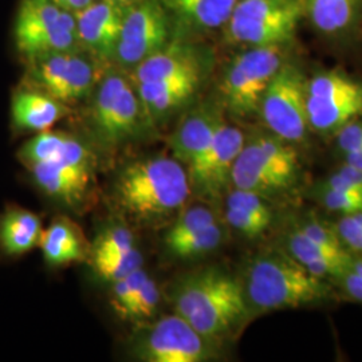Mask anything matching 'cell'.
<instances>
[{
    "label": "cell",
    "instance_id": "obj_1",
    "mask_svg": "<svg viewBox=\"0 0 362 362\" xmlns=\"http://www.w3.org/2000/svg\"><path fill=\"white\" fill-rule=\"evenodd\" d=\"M172 306L212 342L231 336L251 315L242 282L218 267L180 278L172 288Z\"/></svg>",
    "mask_w": 362,
    "mask_h": 362
},
{
    "label": "cell",
    "instance_id": "obj_2",
    "mask_svg": "<svg viewBox=\"0 0 362 362\" xmlns=\"http://www.w3.org/2000/svg\"><path fill=\"white\" fill-rule=\"evenodd\" d=\"M240 282L250 314L308 308L333 298L327 281L314 276L285 250L255 255Z\"/></svg>",
    "mask_w": 362,
    "mask_h": 362
},
{
    "label": "cell",
    "instance_id": "obj_3",
    "mask_svg": "<svg viewBox=\"0 0 362 362\" xmlns=\"http://www.w3.org/2000/svg\"><path fill=\"white\" fill-rule=\"evenodd\" d=\"M191 194L187 169L175 157L134 161L115 182L118 207L140 223L167 219L184 207Z\"/></svg>",
    "mask_w": 362,
    "mask_h": 362
},
{
    "label": "cell",
    "instance_id": "obj_4",
    "mask_svg": "<svg viewBox=\"0 0 362 362\" xmlns=\"http://www.w3.org/2000/svg\"><path fill=\"white\" fill-rule=\"evenodd\" d=\"M299 176V160L293 144L278 136L258 133L246 139L231 172L233 188L263 197L291 189Z\"/></svg>",
    "mask_w": 362,
    "mask_h": 362
},
{
    "label": "cell",
    "instance_id": "obj_5",
    "mask_svg": "<svg viewBox=\"0 0 362 362\" xmlns=\"http://www.w3.org/2000/svg\"><path fill=\"white\" fill-rule=\"evenodd\" d=\"M303 16V0H238L224 34L230 43L247 47H285Z\"/></svg>",
    "mask_w": 362,
    "mask_h": 362
},
{
    "label": "cell",
    "instance_id": "obj_6",
    "mask_svg": "<svg viewBox=\"0 0 362 362\" xmlns=\"http://www.w3.org/2000/svg\"><path fill=\"white\" fill-rule=\"evenodd\" d=\"M284 62L282 46L248 47L239 52L221 78L220 93L224 107L240 118L259 113L263 94Z\"/></svg>",
    "mask_w": 362,
    "mask_h": 362
},
{
    "label": "cell",
    "instance_id": "obj_7",
    "mask_svg": "<svg viewBox=\"0 0 362 362\" xmlns=\"http://www.w3.org/2000/svg\"><path fill=\"white\" fill-rule=\"evenodd\" d=\"M27 62L26 85L45 91L65 105L88 97L101 78V61L82 47L40 54Z\"/></svg>",
    "mask_w": 362,
    "mask_h": 362
},
{
    "label": "cell",
    "instance_id": "obj_8",
    "mask_svg": "<svg viewBox=\"0 0 362 362\" xmlns=\"http://www.w3.org/2000/svg\"><path fill=\"white\" fill-rule=\"evenodd\" d=\"M13 35L18 52L26 59L46 52L81 49L74 13L54 0H22Z\"/></svg>",
    "mask_w": 362,
    "mask_h": 362
},
{
    "label": "cell",
    "instance_id": "obj_9",
    "mask_svg": "<svg viewBox=\"0 0 362 362\" xmlns=\"http://www.w3.org/2000/svg\"><path fill=\"white\" fill-rule=\"evenodd\" d=\"M145 121L137 90L121 73L109 71L97 83L91 106V127L98 141L118 146L134 139Z\"/></svg>",
    "mask_w": 362,
    "mask_h": 362
},
{
    "label": "cell",
    "instance_id": "obj_10",
    "mask_svg": "<svg viewBox=\"0 0 362 362\" xmlns=\"http://www.w3.org/2000/svg\"><path fill=\"white\" fill-rule=\"evenodd\" d=\"M216 342L202 336L179 314L140 329L129 344L133 358L144 362H204L218 356Z\"/></svg>",
    "mask_w": 362,
    "mask_h": 362
},
{
    "label": "cell",
    "instance_id": "obj_11",
    "mask_svg": "<svg viewBox=\"0 0 362 362\" xmlns=\"http://www.w3.org/2000/svg\"><path fill=\"white\" fill-rule=\"evenodd\" d=\"M308 81L297 65L284 62L260 101L259 115L264 125L287 143L303 141L310 129Z\"/></svg>",
    "mask_w": 362,
    "mask_h": 362
},
{
    "label": "cell",
    "instance_id": "obj_12",
    "mask_svg": "<svg viewBox=\"0 0 362 362\" xmlns=\"http://www.w3.org/2000/svg\"><path fill=\"white\" fill-rule=\"evenodd\" d=\"M362 116V82L338 71L320 73L308 81L310 129L336 134L345 124Z\"/></svg>",
    "mask_w": 362,
    "mask_h": 362
},
{
    "label": "cell",
    "instance_id": "obj_13",
    "mask_svg": "<svg viewBox=\"0 0 362 362\" xmlns=\"http://www.w3.org/2000/svg\"><path fill=\"white\" fill-rule=\"evenodd\" d=\"M172 40V19L158 0H137L125 15L113 61L136 69Z\"/></svg>",
    "mask_w": 362,
    "mask_h": 362
},
{
    "label": "cell",
    "instance_id": "obj_14",
    "mask_svg": "<svg viewBox=\"0 0 362 362\" xmlns=\"http://www.w3.org/2000/svg\"><path fill=\"white\" fill-rule=\"evenodd\" d=\"M245 141V133L224 121L207 149L187 167L191 192L204 200L219 199L231 185L233 164Z\"/></svg>",
    "mask_w": 362,
    "mask_h": 362
},
{
    "label": "cell",
    "instance_id": "obj_15",
    "mask_svg": "<svg viewBox=\"0 0 362 362\" xmlns=\"http://www.w3.org/2000/svg\"><path fill=\"white\" fill-rule=\"evenodd\" d=\"M129 6L121 0H93L74 13L79 46L100 61L113 59Z\"/></svg>",
    "mask_w": 362,
    "mask_h": 362
},
{
    "label": "cell",
    "instance_id": "obj_16",
    "mask_svg": "<svg viewBox=\"0 0 362 362\" xmlns=\"http://www.w3.org/2000/svg\"><path fill=\"white\" fill-rule=\"evenodd\" d=\"M223 122V110L218 105L206 103L194 107L170 136L173 157L184 167L191 165L207 149Z\"/></svg>",
    "mask_w": 362,
    "mask_h": 362
},
{
    "label": "cell",
    "instance_id": "obj_17",
    "mask_svg": "<svg viewBox=\"0 0 362 362\" xmlns=\"http://www.w3.org/2000/svg\"><path fill=\"white\" fill-rule=\"evenodd\" d=\"M27 169L43 194L67 204L79 203L90 184V164L42 163Z\"/></svg>",
    "mask_w": 362,
    "mask_h": 362
},
{
    "label": "cell",
    "instance_id": "obj_18",
    "mask_svg": "<svg viewBox=\"0 0 362 362\" xmlns=\"http://www.w3.org/2000/svg\"><path fill=\"white\" fill-rule=\"evenodd\" d=\"M194 74L203 76V59L200 54L187 42L173 39L164 49L133 69V79L136 83L167 81Z\"/></svg>",
    "mask_w": 362,
    "mask_h": 362
},
{
    "label": "cell",
    "instance_id": "obj_19",
    "mask_svg": "<svg viewBox=\"0 0 362 362\" xmlns=\"http://www.w3.org/2000/svg\"><path fill=\"white\" fill-rule=\"evenodd\" d=\"M67 106L30 85L13 91L11 124L15 132H45L65 116Z\"/></svg>",
    "mask_w": 362,
    "mask_h": 362
},
{
    "label": "cell",
    "instance_id": "obj_20",
    "mask_svg": "<svg viewBox=\"0 0 362 362\" xmlns=\"http://www.w3.org/2000/svg\"><path fill=\"white\" fill-rule=\"evenodd\" d=\"M202 78V74H194L167 81L136 83L145 118L152 122H160L187 104L199 89Z\"/></svg>",
    "mask_w": 362,
    "mask_h": 362
},
{
    "label": "cell",
    "instance_id": "obj_21",
    "mask_svg": "<svg viewBox=\"0 0 362 362\" xmlns=\"http://www.w3.org/2000/svg\"><path fill=\"white\" fill-rule=\"evenodd\" d=\"M16 157L26 168L42 163L90 164V153L83 144L69 134L50 130L39 132L23 144Z\"/></svg>",
    "mask_w": 362,
    "mask_h": 362
},
{
    "label": "cell",
    "instance_id": "obj_22",
    "mask_svg": "<svg viewBox=\"0 0 362 362\" xmlns=\"http://www.w3.org/2000/svg\"><path fill=\"white\" fill-rule=\"evenodd\" d=\"M42 221L37 214L19 206H8L0 214V255L15 259L39 246Z\"/></svg>",
    "mask_w": 362,
    "mask_h": 362
},
{
    "label": "cell",
    "instance_id": "obj_23",
    "mask_svg": "<svg viewBox=\"0 0 362 362\" xmlns=\"http://www.w3.org/2000/svg\"><path fill=\"white\" fill-rule=\"evenodd\" d=\"M172 22L184 30L211 31L224 27L238 0H158Z\"/></svg>",
    "mask_w": 362,
    "mask_h": 362
},
{
    "label": "cell",
    "instance_id": "obj_24",
    "mask_svg": "<svg viewBox=\"0 0 362 362\" xmlns=\"http://www.w3.org/2000/svg\"><path fill=\"white\" fill-rule=\"evenodd\" d=\"M285 251L308 272L321 279L336 281L349 269L351 257H339L313 242L297 226L286 233Z\"/></svg>",
    "mask_w": 362,
    "mask_h": 362
},
{
    "label": "cell",
    "instance_id": "obj_25",
    "mask_svg": "<svg viewBox=\"0 0 362 362\" xmlns=\"http://www.w3.org/2000/svg\"><path fill=\"white\" fill-rule=\"evenodd\" d=\"M303 8L318 33L327 37H341L357 25L361 0H303Z\"/></svg>",
    "mask_w": 362,
    "mask_h": 362
},
{
    "label": "cell",
    "instance_id": "obj_26",
    "mask_svg": "<svg viewBox=\"0 0 362 362\" xmlns=\"http://www.w3.org/2000/svg\"><path fill=\"white\" fill-rule=\"evenodd\" d=\"M39 247L46 263L50 266L82 262L86 258V250L77 228L65 220H55L42 233Z\"/></svg>",
    "mask_w": 362,
    "mask_h": 362
},
{
    "label": "cell",
    "instance_id": "obj_27",
    "mask_svg": "<svg viewBox=\"0 0 362 362\" xmlns=\"http://www.w3.org/2000/svg\"><path fill=\"white\" fill-rule=\"evenodd\" d=\"M224 239L226 228L220 221H216L197 233L167 242L165 248L170 255L176 258H197L215 251L224 242Z\"/></svg>",
    "mask_w": 362,
    "mask_h": 362
},
{
    "label": "cell",
    "instance_id": "obj_28",
    "mask_svg": "<svg viewBox=\"0 0 362 362\" xmlns=\"http://www.w3.org/2000/svg\"><path fill=\"white\" fill-rule=\"evenodd\" d=\"M143 255L139 248L118 255L91 258V264L95 272L107 282H116L143 267Z\"/></svg>",
    "mask_w": 362,
    "mask_h": 362
},
{
    "label": "cell",
    "instance_id": "obj_29",
    "mask_svg": "<svg viewBox=\"0 0 362 362\" xmlns=\"http://www.w3.org/2000/svg\"><path fill=\"white\" fill-rule=\"evenodd\" d=\"M219 221L218 215L206 206H194L185 209L165 233L164 243L180 239L189 233H197L208 226Z\"/></svg>",
    "mask_w": 362,
    "mask_h": 362
},
{
    "label": "cell",
    "instance_id": "obj_30",
    "mask_svg": "<svg viewBox=\"0 0 362 362\" xmlns=\"http://www.w3.org/2000/svg\"><path fill=\"white\" fill-rule=\"evenodd\" d=\"M297 227L302 233H306L313 242H315L318 246L324 247L325 250L330 251L332 254L339 257H351L336 233L334 227H330L315 216L308 215L298 223Z\"/></svg>",
    "mask_w": 362,
    "mask_h": 362
},
{
    "label": "cell",
    "instance_id": "obj_31",
    "mask_svg": "<svg viewBox=\"0 0 362 362\" xmlns=\"http://www.w3.org/2000/svg\"><path fill=\"white\" fill-rule=\"evenodd\" d=\"M160 298L161 293L158 286L156 284L155 279H152L148 275L137 296L130 302L129 306L124 311L121 318L129 321H145L153 317V314L160 306Z\"/></svg>",
    "mask_w": 362,
    "mask_h": 362
},
{
    "label": "cell",
    "instance_id": "obj_32",
    "mask_svg": "<svg viewBox=\"0 0 362 362\" xmlns=\"http://www.w3.org/2000/svg\"><path fill=\"white\" fill-rule=\"evenodd\" d=\"M136 248L139 247L136 246V239L132 231L124 226H115L109 227L98 236L93 247L91 258L127 254Z\"/></svg>",
    "mask_w": 362,
    "mask_h": 362
},
{
    "label": "cell",
    "instance_id": "obj_33",
    "mask_svg": "<svg viewBox=\"0 0 362 362\" xmlns=\"http://www.w3.org/2000/svg\"><path fill=\"white\" fill-rule=\"evenodd\" d=\"M315 196L322 207L332 212L341 214L342 216L362 211V194L341 191L320 184L315 191Z\"/></svg>",
    "mask_w": 362,
    "mask_h": 362
},
{
    "label": "cell",
    "instance_id": "obj_34",
    "mask_svg": "<svg viewBox=\"0 0 362 362\" xmlns=\"http://www.w3.org/2000/svg\"><path fill=\"white\" fill-rule=\"evenodd\" d=\"M149 274L144 270L143 267L137 269L136 272H130L129 275L113 282L112 288V308L115 309L117 315H122L124 311L129 306L130 302L137 296L140 287L143 286L145 278Z\"/></svg>",
    "mask_w": 362,
    "mask_h": 362
},
{
    "label": "cell",
    "instance_id": "obj_35",
    "mask_svg": "<svg viewBox=\"0 0 362 362\" xmlns=\"http://www.w3.org/2000/svg\"><path fill=\"white\" fill-rule=\"evenodd\" d=\"M226 220L228 226L236 233L250 239H255L266 233L270 228L272 221V220L260 218L251 212L243 211L240 208L230 207V206H226Z\"/></svg>",
    "mask_w": 362,
    "mask_h": 362
},
{
    "label": "cell",
    "instance_id": "obj_36",
    "mask_svg": "<svg viewBox=\"0 0 362 362\" xmlns=\"http://www.w3.org/2000/svg\"><path fill=\"white\" fill-rule=\"evenodd\" d=\"M334 136L337 148L342 155L362 148V116L345 124Z\"/></svg>",
    "mask_w": 362,
    "mask_h": 362
},
{
    "label": "cell",
    "instance_id": "obj_37",
    "mask_svg": "<svg viewBox=\"0 0 362 362\" xmlns=\"http://www.w3.org/2000/svg\"><path fill=\"white\" fill-rule=\"evenodd\" d=\"M334 230L341 238L342 243L344 240L361 235L362 233V211L354 212L349 215H344L341 219L334 224Z\"/></svg>",
    "mask_w": 362,
    "mask_h": 362
},
{
    "label": "cell",
    "instance_id": "obj_38",
    "mask_svg": "<svg viewBox=\"0 0 362 362\" xmlns=\"http://www.w3.org/2000/svg\"><path fill=\"white\" fill-rule=\"evenodd\" d=\"M336 281L339 282L342 291L350 299L362 303V276L357 275L356 272H350L348 269L339 278H337Z\"/></svg>",
    "mask_w": 362,
    "mask_h": 362
},
{
    "label": "cell",
    "instance_id": "obj_39",
    "mask_svg": "<svg viewBox=\"0 0 362 362\" xmlns=\"http://www.w3.org/2000/svg\"><path fill=\"white\" fill-rule=\"evenodd\" d=\"M338 175H341L346 181H349L350 184L357 189L362 192V170L361 169L354 168L351 165H342L341 168L337 170Z\"/></svg>",
    "mask_w": 362,
    "mask_h": 362
},
{
    "label": "cell",
    "instance_id": "obj_40",
    "mask_svg": "<svg viewBox=\"0 0 362 362\" xmlns=\"http://www.w3.org/2000/svg\"><path fill=\"white\" fill-rule=\"evenodd\" d=\"M344 156H345V164L362 170V148Z\"/></svg>",
    "mask_w": 362,
    "mask_h": 362
},
{
    "label": "cell",
    "instance_id": "obj_41",
    "mask_svg": "<svg viewBox=\"0 0 362 362\" xmlns=\"http://www.w3.org/2000/svg\"><path fill=\"white\" fill-rule=\"evenodd\" d=\"M344 246L346 247L348 251H354V252L362 254V233L344 240Z\"/></svg>",
    "mask_w": 362,
    "mask_h": 362
},
{
    "label": "cell",
    "instance_id": "obj_42",
    "mask_svg": "<svg viewBox=\"0 0 362 362\" xmlns=\"http://www.w3.org/2000/svg\"><path fill=\"white\" fill-rule=\"evenodd\" d=\"M349 270L362 276V259H356L354 260V259L351 258L349 263Z\"/></svg>",
    "mask_w": 362,
    "mask_h": 362
},
{
    "label": "cell",
    "instance_id": "obj_43",
    "mask_svg": "<svg viewBox=\"0 0 362 362\" xmlns=\"http://www.w3.org/2000/svg\"><path fill=\"white\" fill-rule=\"evenodd\" d=\"M121 1H125V3H128V4H132V3H134V1H137V0H121Z\"/></svg>",
    "mask_w": 362,
    "mask_h": 362
}]
</instances>
